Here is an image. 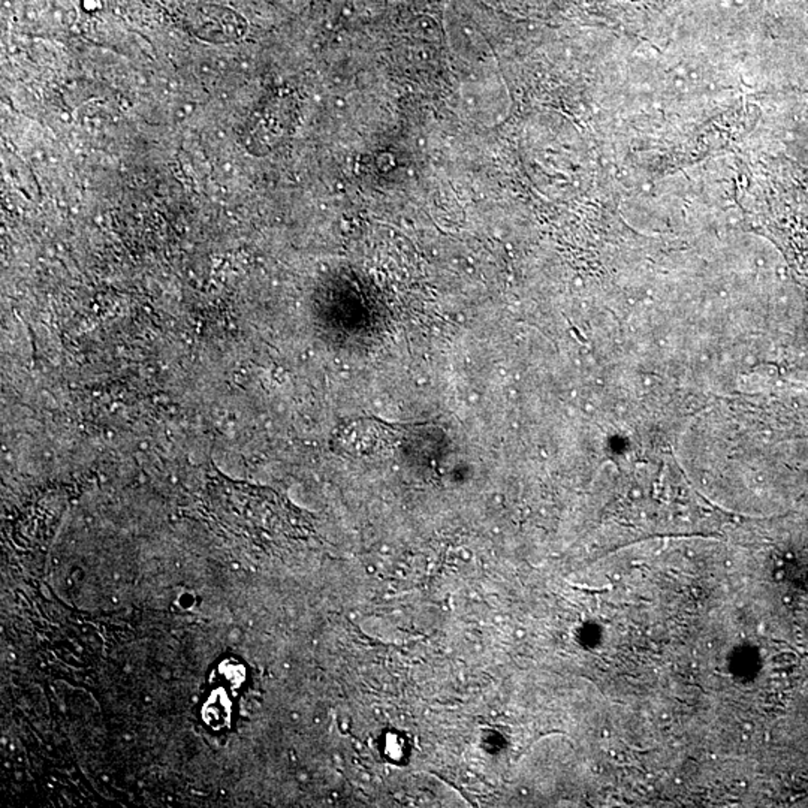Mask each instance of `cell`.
Instances as JSON below:
<instances>
[{
  "instance_id": "cell-1",
  "label": "cell",
  "mask_w": 808,
  "mask_h": 808,
  "mask_svg": "<svg viewBox=\"0 0 808 808\" xmlns=\"http://www.w3.org/2000/svg\"><path fill=\"white\" fill-rule=\"evenodd\" d=\"M384 753L391 761H397L404 755V739L397 734H389L384 745Z\"/></svg>"
}]
</instances>
